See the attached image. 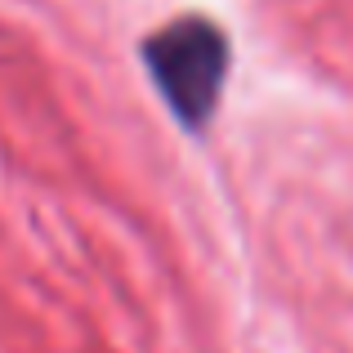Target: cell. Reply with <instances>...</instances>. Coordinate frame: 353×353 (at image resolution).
I'll list each match as a JSON object with an SVG mask.
<instances>
[{
    "instance_id": "cell-1",
    "label": "cell",
    "mask_w": 353,
    "mask_h": 353,
    "mask_svg": "<svg viewBox=\"0 0 353 353\" xmlns=\"http://www.w3.org/2000/svg\"><path fill=\"white\" fill-rule=\"evenodd\" d=\"M143 63L174 121L197 130L215 117L228 81V36L219 23L201 14L170 18L143 41Z\"/></svg>"
}]
</instances>
